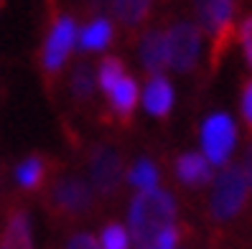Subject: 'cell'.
Masks as SVG:
<instances>
[{
  "label": "cell",
  "instance_id": "obj_1",
  "mask_svg": "<svg viewBox=\"0 0 252 249\" xmlns=\"http://www.w3.org/2000/svg\"><path fill=\"white\" fill-rule=\"evenodd\" d=\"M176 219V201L163 188H148L138 191V196L130 203V234L140 249H151L156 239L166 229L173 226Z\"/></svg>",
  "mask_w": 252,
  "mask_h": 249
},
{
  "label": "cell",
  "instance_id": "obj_2",
  "mask_svg": "<svg viewBox=\"0 0 252 249\" xmlns=\"http://www.w3.org/2000/svg\"><path fill=\"white\" fill-rule=\"evenodd\" d=\"M247 178L242 166H224L217 178H214V191H212V214L219 221L237 216L242 211L245 201H247Z\"/></svg>",
  "mask_w": 252,
  "mask_h": 249
},
{
  "label": "cell",
  "instance_id": "obj_3",
  "mask_svg": "<svg viewBox=\"0 0 252 249\" xmlns=\"http://www.w3.org/2000/svg\"><path fill=\"white\" fill-rule=\"evenodd\" d=\"M199 28L214 38L212 64L217 66L221 51L232 38V16H234V0H194Z\"/></svg>",
  "mask_w": 252,
  "mask_h": 249
},
{
  "label": "cell",
  "instance_id": "obj_4",
  "mask_svg": "<svg viewBox=\"0 0 252 249\" xmlns=\"http://www.w3.org/2000/svg\"><path fill=\"white\" fill-rule=\"evenodd\" d=\"M168 66L186 74L196 66L201 54V28L194 21H179L168 28Z\"/></svg>",
  "mask_w": 252,
  "mask_h": 249
},
{
  "label": "cell",
  "instance_id": "obj_5",
  "mask_svg": "<svg viewBox=\"0 0 252 249\" xmlns=\"http://www.w3.org/2000/svg\"><path fill=\"white\" fill-rule=\"evenodd\" d=\"M234 142H237V127L229 114L217 112L206 117V122L201 125V148H204V158L212 166L227 163V158L234 150Z\"/></svg>",
  "mask_w": 252,
  "mask_h": 249
},
{
  "label": "cell",
  "instance_id": "obj_6",
  "mask_svg": "<svg viewBox=\"0 0 252 249\" xmlns=\"http://www.w3.org/2000/svg\"><path fill=\"white\" fill-rule=\"evenodd\" d=\"M90 178H92V186L99 196H115L120 191L123 178H125L120 153L107 148V145L94 148L90 155Z\"/></svg>",
  "mask_w": 252,
  "mask_h": 249
},
{
  "label": "cell",
  "instance_id": "obj_7",
  "mask_svg": "<svg viewBox=\"0 0 252 249\" xmlns=\"http://www.w3.org/2000/svg\"><path fill=\"white\" fill-rule=\"evenodd\" d=\"M74 41H77V23H74V18H69V16L56 18L49 36H46V46H43V56H41L43 71H46L49 77L62 71Z\"/></svg>",
  "mask_w": 252,
  "mask_h": 249
},
{
  "label": "cell",
  "instance_id": "obj_8",
  "mask_svg": "<svg viewBox=\"0 0 252 249\" xmlns=\"http://www.w3.org/2000/svg\"><path fill=\"white\" fill-rule=\"evenodd\" d=\"M51 203L64 216H82L92 209V188L77 175H64L51 188Z\"/></svg>",
  "mask_w": 252,
  "mask_h": 249
},
{
  "label": "cell",
  "instance_id": "obj_9",
  "mask_svg": "<svg viewBox=\"0 0 252 249\" xmlns=\"http://www.w3.org/2000/svg\"><path fill=\"white\" fill-rule=\"evenodd\" d=\"M140 64L151 77H163V71L168 69V41L166 31L151 28L140 38Z\"/></svg>",
  "mask_w": 252,
  "mask_h": 249
},
{
  "label": "cell",
  "instance_id": "obj_10",
  "mask_svg": "<svg viewBox=\"0 0 252 249\" xmlns=\"http://www.w3.org/2000/svg\"><path fill=\"white\" fill-rule=\"evenodd\" d=\"M176 175H179V181L196 188V186H204L212 181V163L206 160L201 153H186L179 158V163H176Z\"/></svg>",
  "mask_w": 252,
  "mask_h": 249
},
{
  "label": "cell",
  "instance_id": "obj_11",
  "mask_svg": "<svg viewBox=\"0 0 252 249\" xmlns=\"http://www.w3.org/2000/svg\"><path fill=\"white\" fill-rule=\"evenodd\" d=\"M0 249H33V237H31V221H28L26 211H13L5 221Z\"/></svg>",
  "mask_w": 252,
  "mask_h": 249
},
{
  "label": "cell",
  "instance_id": "obj_12",
  "mask_svg": "<svg viewBox=\"0 0 252 249\" xmlns=\"http://www.w3.org/2000/svg\"><path fill=\"white\" fill-rule=\"evenodd\" d=\"M143 105L153 117H166L173 107V86L166 77H151L143 94Z\"/></svg>",
  "mask_w": 252,
  "mask_h": 249
},
{
  "label": "cell",
  "instance_id": "obj_13",
  "mask_svg": "<svg viewBox=\"0 0 252 249\" xmlns=\"http://www.w3.org/2000/svg\"><path fill=\"white\" fill-rule=\"evenodd\" d=\"M156 0H110L112 16L117 18V23L125 28H138L140 23H145V18L151 16Z\"/></svg>",
  "mask_w": 252,
  "mask_h": 249
},
{
  "label": "cell",
  "instance_id": "obj_14",
  "mask_svg": "<svg viewBox=\"0 0 252 249\" xmlns=\"http://www.w3.org/2000/svg\"><path fill=\"white\" fill-rule=\"evenodd\" d=\"M110 102H112V110L115 114L120 117L123 122H127L132 112L138 107V82L132 77H123L117 82V86L110 92Z\"/></svg>",
  "mask_w": 252,
  "mask_h": 249
},
{
  "label": "cell",
  "instance_id": "obj_15",
  "mask_svg": "<svg viewBox=\"0 0 252 249\" xmlns=\"http://www.w3.org/2000/svg\"><path fill=\"white\" fill-rule=\"evenodd\" d=\"M110 41H112V23L107 18H94L79 33V46L84 51H99L110 46Z\"/></svg>",
  "mask_w": 252,
  "mask_h": 249
},
{
  "label": "cell",
  "instance_id": "obj_16",
  "mask_svg": "<svg viewBox=\"0 0 252 249\" xmlns=\"http://www.w3.org/2000/svg\"><path fill=\"white\" fill-rule=\"evenodd\" d=\"M43 173H46V166H43V158H38V155L26 158L23 163L18 166V170H16L18 183H21L23 188H28V191H33V188L41 186Z\"/></svg>",
  "mask_w": 252,
  "mask_h": 249
},
{
  "label": "cell",
  "instance_id": "obj_17",
  "mask_svg": "<svg viewBox=\"0 0 252 249\" xmlns=\"http://www.w3.org/2000/svg\"><path fill=\"white\" fill-rule=\"evenodd\" d=\"M125 77V69H123V61L117 56H105L99 61V69H97V84L105 89L107 94L117 86V82H120Z\"/></svg>",
  "mask_w": 252,
  "mask_h": 249
},
{
  "label": "cell",
  "instance_id": "obj_18",
  "mask_svg": "<svg viewBox=\"0 0 252 249\" xmlns=\"http://www.w3.org/2000/svg\"><path fill=\"white\" fill-rule=\"evenodd\" d=\"M127 181L135 186V188H140V191L158 188V168H156V163H153V160H145V158L138 160V163L130 168Z\"/></svg>",
  "mask_w": 252,
  "mask_h": 249
},
{
  "label": "cell",
  "instance_id": "obj_19",
  "mask_svg": "<svg viewBox=\"0 0 252 249\" xmlns=\"http://www.w3.org/2000/svg\"><path fill=\"white\" fill-rule=\"evenodd\" d=\"M71 94L77 99H90L94 92V74L90 64H77L71 71V84H69Z\"/></svg>",
  "mask_w": 252,
  "mask_h": 249
},
{
  "label": "cell",
  "instance_id": "obj_20",
  "mask_svg": "<svg viewBox=\"0 0 252 249\" xmlns=\"http://www.w3.org/2000/svg\"><path fill=\"white\" fill-rule=\"evenodd\" d=\"M99 247L102 249H130V234L120 224H110V226H105V231H102Z\"/></svg>",
  "mask_w": 252,
  "mask_h": 249
},
{
  "label": "cell",
  "instance_id": "obj_21",
  "mask_svg": "<svg viewBox=\"0 0 252 249\" xmlns=\"http://www.w3.org/2000/svg\"><path fill=\"white\" fill-rule=\"evenodd\" d=\"M240 43H242V51H245V58L247 64L252 66V16H247L240 26Z\"/></svg>",
  "mask_w": 252,
  "mask_h": 249
},
{
  "label": "cell",
  "instance_id": "obj_22",
  "mask_svg": "<svg viewBox=\"0 0 252 249\" xmlns=\"http://www.w3.org/2000/svg\"><path fill=\"white\" fill-rule=\"evenodd\" d=\"M176 244H179V229L171 226V229H166V231H163L160 237L156 239V244H153L151 249H176Z\"/></svg>",
  "mask_w": 252,
  "mask_h": 249
},
{
  "label": "cell",
  "instance_id": "obj_23",
  "mask_svg": "<svg viewBox=\"0 0 252 249\" xmlns=\"http://www.w3.org/2000/svg\"><path fill=\"white\" fill-rule=\"evenodd\" d=\"M66 249H102L99 242L92 237V234H77V237H71Z\"/></svg>",
  "mask_w": 252,
  "mask_h": 249
},
{
  "label": "cell",
  "instance_id": "obj_24",
  "mask_svg": "<svg viewBox=\"0 0 252 249\" xmlns=\"http://www.w3.org/2000/svg\"><path fill=\"white\" fill-rule=\"evenodd\" d=\"M242 117L252 130V82L245 86V94H242Z\"/></svg>",
  "mask_w": 252,
  "mask_h": 249
},
{
  "label": "cell",
  "instance_id": "obj_25",
  "mask_svg": "<svg viewBox=\"0 0 252 249\" xmlns=\"http://www.w3.org/2000/svg\"><path fill=\"white\" fill-rule=\"evenodd\" d=\"M242 170H245V178H247V186L252 188V145L245 153V163H242Z\"/></svg>",
  "mask_w": 252,
  "mask_h": 249
},
{
  "label": "cell",
  "instance_id": "obj_26",
  "mask_svg": "<svg viewBox=\"0 0 252 249\" xmlns=\"http://www.w3.org/2000/svg\"><path fill=\"white\" fill-rule=\"evenodd\" d=\"M82 3L87 5V10H97V8H102V3H105V0H82Z\"/></svg>",
  "mask_w": 252,
  "mask_h": 249
},
{
  "label": "cell",
  "instance_id": "obj_27",
  "mask_svg": "<svg viewBox=\"0 0 252 249\" xmlns=\"http://www.w3.org/2000/svg\"><path fill=\"white\" fill-rule=\"evenodd\" d=\"M0 3H3V0H0Z\"/></svg>",
  "mask_w": 252,
  "mask_h": 249
}]
</instances>
